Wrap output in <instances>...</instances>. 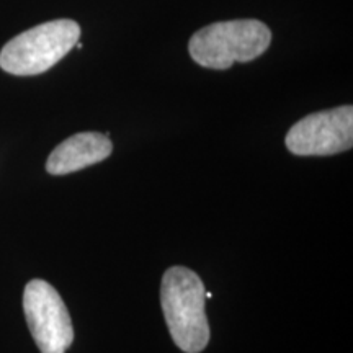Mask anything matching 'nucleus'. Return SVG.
I'll list each match as a JSON object with an SVG mask.
<instances>
[{
	"label": "nucleus",
	"instance_id": "obj_5",
	"mask_svg": "<svg viewBox=\"0 0 353 353\" xmlns=\"http://www.w3.org/2000/svg\"><path fill=\"white\" fill-rule=\"evenodd\" d=\"M294 156H334L350 151L353 144V108L343 105L307 114L285 138Z\"/></svg>",
	"mask_w": 353,
	"mask_h": 353
},
{
	"label": "nucleus",
	"instance_id": "obj_3",
	"mask_svg": "<svg viewBox=\"0 0 353 353\" xmlns=\"http://www.w3.org/2000/svg\"><path fill=\"white\" fill-rule=\"evenodd\" d=\"M81 38L74 20H52L20 33L0 51V68L13 76H38L70 52Z\"/></svg>",
	"mask_w": 353,
	"mask_h": 353
},
{
	"label": "nucleus",
	"instance_id": "obj_6",
	"mask_svg": "<svg viewBox=\"0 0 353 353\" xmlns=\"http://www.w3.org/2000/svg\"><path fill=\"white\" fill-rule=\"evenodd\" d=\"M113 144L101 132H77L56 145L46 161L51 175H68L82 170L112 156Z\"/></svg>",
	"mask_w": 353,
	"mask_h": 353
},
{
	"label": "nucleus",
	"instance_id": "obj_1",
	"mask_svg": "<svg viewBox=\"0 0 353 353\" xmlns=\"http://www.w3.org/2000/svg\"><path fill=\"white\" fill-rule=\"evenodd\" d=\"M205 293L201 278L190 268L172 267L162 276L161 304L167 327L185 353H200L210 342Z\"/></svg>",
	"mask_w": 353,
	"mask_h": 353
},
{
	"label": "nucleus",
	"instance_id": "obj_2",
	"mask_svg": "<svg viewBox=\"0 0 353 353\" xmlns=\"http://www.w3.org/2000/svg\"><path fill=\"white\" fill-rule=\"evenodd\" d=\"M272 32L254 19L218 21L203 26L188 41L192 59L201 68L226 70L234 63H249L268 50Z\"/></svg>",
	"mask_w": 353,
	"mask_h": 353
},
{
	"label": "nucleus",
	"instance_id": "obj_4",
	"mask_svg": "<svg viewBox=\"0 0 353 353\" xmlns=\"http://www.w3.org/2000/svg\"><path fill=\"white\" fill-rule=\"evenodd\" d=\"M23 311L33 341L41 353H65L74 327L63 298L44 280H32L23 293Z\"/></svg>",
	"mask_w": 353,
	"mask_h": 353
}]
</instances>
